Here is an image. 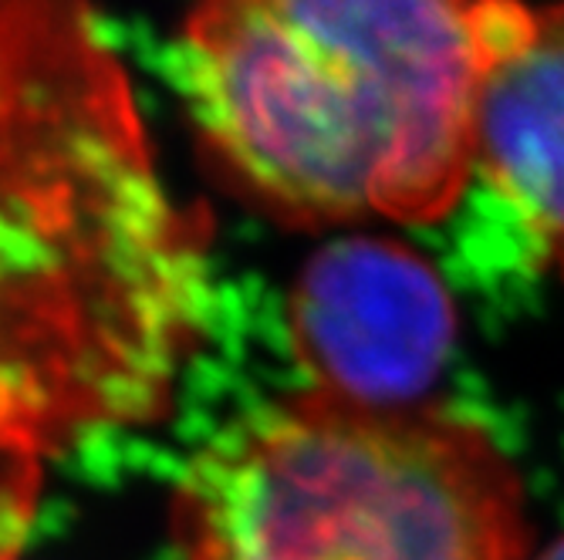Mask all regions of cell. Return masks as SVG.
<instances>
[{"mask_svg": "<svg viewBox=\"0 0 564 560\" xmlns=\"http://www.w3.org/2000/svg\"><path fill=\"white\" fill-rule=\"evenodd\" d=\"M34 499V452L0 442V560H8L24 534Z\"/></svg>", "mask_w": 564, "mask_h": 560, "instance_id": "cell-6", "label": "cell"}, {"mask_svg": "<svg viewBox=\"0 0 564 560\" xmlns=\"http://www.w3.org/2000/svg\"><path fill=\"white\" fill-rule=\"evenodd\" d=\"M207 308V227L163 183L88 0H0V442L160 416Z\"/></svg>", "mask_w": 564, "mask_h": 560, "instance_id": "cell-1", "label": "cell"}, {"mask_svg": "<svg viewBox=\"0 0 564 560\" xmlns=\"http://www.w3.org/2000/svg\"><path fill=\"white\" fill-rule=\"evenodd\" d=\"M180 560H524L521 476L474 422L322 388L220 432L173 506Z\"/></svg>", "mask_w": 564, "mask_h": 560, "instance_id": "cell-3", "label": "cell"}, {"mask_svg": "<svg viewBox=\"0 0 564 560\" xmlns=\"http://www.w3.org/2000/svg\"><path fill=\"white\" fill-rule=\"evenodd\" d=\"M474 173L528 223L564 281V0L531 8L490 62L474 119Z\"/></svg>", "mask_w": 564, "mask_h": 560, "instance_id": "cell-5", "label": "cell"}, {"mask_svg": "<svg viewBox=\"0 0 564 560\" xmlns=\"http://www.w3.org/2000/svg\"><path fill=\"white\" fill-rule=\"evenodd\" d=\"M291 338L315 388L362 405H420L456 338V308L413 246L351 237L312 257L291 290Z\"/></svg>", "mask_w": 564, "mask_h": 560, "instance_id": "cell-4", "label": "cell"}, {"mask_svg": "<svg viewBox=\"0 0 564 560\" xmlns=\"http://www.w3.org/2000/svg\"><path fill=\"white\" fill-rule=\"evenodd\" d=\"M524 0H193L170 78L214 166L288 223L443 220Z\"/></svg>", "mask_w": 564, "mask_h": 560, "instance_id": "cell-2", "label": "cell"}, {"mask_svg": "<svg viewBox=\"0 0 564 560\" xmlns=\"http://www.w3.org/2000/svg\"><path fill=\"white\" fill-rule=\"evenodd\" d=\"M538 560H564V540H557V543H551Z\"/></svg>", "mask_w": 564, "mask_h": 560, "instance_id": "cell-7", "label": "cell"}]
</instances>
